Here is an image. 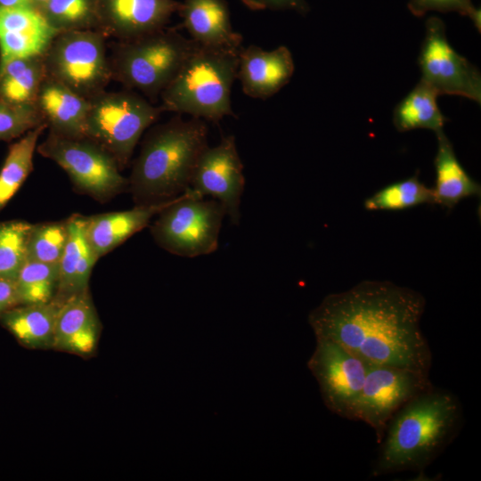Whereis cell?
<instances>
[{
    "label": "cell",
    "instance_id": "1",
    "mask_svg": "<svg viewBox=\"0 0 481 481\" xmlns=\"http://www.w3.org/2000/svg\"><path fill=\"white\" fill-rule=\"evenodd\" d=\"M426 299L387 281H363L326 296L308 314L315 338L343 346L367 364L429 375L432 352L420 321Z\"/></svg>",
    "mask_w": 481,
    "mask_h": 481
},
{
    "label": "cell",
    "instance_id": "5",
    "mask_svg": "<svg viewBox=\"0 0 481 481\" xmlns=\"http://www.w3.org/2000/svg\"><path fill=\"white\" fill-rule=\"evenodd\" d=\"M198 45L168 27L118 41L109 57L111 78L154 103Z\"/></svg>",
    "mask_w": 481,
    "mask_h": 481
},
{
    "label": "cell",
    "instance_id": "8",
    "mask_svg": "<svg viewBox=\"0 0 481 481\" xmlns=\"http://www.w3.org/2000/svg\"><path fill=\"white\" fill-rule=\"evenodd\" d=\"M107 37L99 30L59 32L43 58L47 76L90 99L112 80Z\"/></svg>",
    "mask_w": 481,
    "mask_h": 481
},
{
    "label": "cell",
    "instance_id": "19",
    "mask_svg": "<svg viewBox=\"0 0 481 481\" xmlns=\"http://www.w3.org/2000/svg\"><path fill=\"white\" fill-rule=\"evenodd\" d=\"M66 221L69 236L59 263L57 290L52 300L59 306L89 289L91 273L99 259L87 239L86 216L74 214Z\"/></svg>",
    "mask_w": 481,
    "mask_h": 481
},
{
    "label": "cell",
    "instance_id": "33",
    "mask_svg": "<svg viewBox=\"0 0 481 481\" xmlns=\"http://www.w3.org/2000/svg\"><path fill=\"white\" fill-rule=\"evenodd\" d=\"M408 9L417 17L424 16L429 11L456 12L468 16L480 32V10L472 4L471 0H410Z\"/></svg>",
    "mask_w": 481,
    "mask_h": 481
},
{
    "label": "cell",
    "instance_id": "15",
    "mask_svg": "<svg viewBox=\"0 0 481 481\" xmlns=\"http://www.w3.org/2000/svg\"><path fill=\"white\" fill-rule=\"evenodd\" d=\"M58 33L33 5L0 6V63L43 56Z\"/></svg>",
    "mask_w": 481,
    "mask_h": 481
},
{
    "label": "cell",
    "instance_id": "14",
    "mask_svg": "<svg viewBox=\"0 0 481 481\" xmlns=\"http://www.w3.org/2000/svg\"><path fill=\"white\" fill-rule=\"evenodd\" d=\"M176 0H97V30L117 41L167 27L180 7Z\"/></svg>",
    "mask_w": 481,
    "mask_h": 481
},
{
    "label": "cell",
    "instance_id": "7",
    "mask_svg": "<svg viewBox=\"0 0 481 481\" xmlns=\"http://www.w3.org/2000/svg\"><path fill=\"white\" fill-rule=\"evenodd\" d=\"M224 216L218 200L200 198L188 189L157 215L151 233L160 248L174 255H208L217 249Z\"/></svg>",
    "mask_w": 481,
    "mask_h": 481
},
{
    "label": "cell",
    "instance_id": "2",
    "mask_svg": "<svg viewBox=\"0 0 481 481\" xmlns=\"http://www.w3.org/2000/svg\"><path fill=\"white\" fill-rule=\"evenodd\" d=\"M463 422V407L457 395L433 385L391 417L371 476L422 472L456 438Z\"/></svg>",
    "mask_w": 481,
    "mask_h": 481
},
{
    "label": "cell",
    "instance_id": "37",
    "mask_svg": "<svg viewBox=\"0 0 481 481\" xmlns=\"http://www.w3.org/2000/svg\"><path fill=\"white\" fill-rule=\"evenodd\" d=\"M47 0H31L33 6L40 10Z\"/></svg>",
    "mask_w": 481,
    "mask_h": 481
},
{
    "label": "cell",
    "instance_id": "12",
    "mask_svg": "<svg viewBox=\"0 0 481 481\" xmlns=\"http://www.w3.org/2000/svg\"><path fill=\"white\" fill-rule=\"evenodd\" d=\"M432 386L429 375L395 366L368 364L355 420L371 427L379 443L391 417L408 401Z\"/></svg>",
    "mask_w": 481,
    "mask_h": 481
},
{
    "label": "cell",
    "instance_id": "27",
    "mask_svg": "<svg viewBox=\"0 0 481 481\" xmlns=\"http://www.w3.org/2000/svg\"><path fill=\"white\" fill-rule=\"evenodd\" d=\"M423 204L434 205L435 196L417 175L383 187L363 202L370 211L402 210Z\"/></svg>",
    "mask_w": 481,
    "mask_h": 481
},
{
    "label": "cell",
    "instance_id": "22",
    "mask_svg": "<svg viewBox=\"0 0 481 481\" xmlns=\"http://www.w3.org/2000/svg\"><path fill=\"white\" fill-rule=\"evenodd\" d=\"M60 306L53 301L19 305L1 314L0 323L27 348L53 349Z\"/></svg>",
    "mask_w": 481,
    "mask_h": 481
},
{
    "label": "cell",
    "instance_id": "36",
    "mask_svg": "<svg viewBox=\"0 0 481 481\" xmlns=\"http://www.w3.org/2000/svg\"><path fill=\"white\" fill-rule=\"evenodd\" d=\"M33 5L31 0H0V6L15 7Z\"/></svg>",
    "mask_w": 481,
    "mask_h": 481
},
{
    "label": "cell",
    "instance_id": "24",
    "mask_svg": "<svg viewBox=\"0 0 481 481\" xmlns=\"http://www.w3.org/2000/svg\"><path fill=\"white\" fill-rule=\"evenodd\" d=\"M47 77L43 56L17 58L0 63V99L17 105L36 106Z\"/></svg>",
    "mask_w": 481,
    "mask_h": 481
},
{
    "label": "cell",
    "instance_id": "32",
    "mask_svg": "<svg viewBox=\"0 0 481 481\" xmlns=\"http://www.w3.org/2000/svg\"><path fill=\"white\" fill-rule=\"evenodd\" d=\"M44 124L37 106L17 105L0 99V141L20 138Z\"/></svg>",
    "mask_w": 481,
    "mask_h": 481
},
{
    "label": "cell",
    "instance_id": "26",
    "mask_svg": "<svg viewBox=\"0 0 481 481\" xmlns=\"http://www.w3.org/2000/svg\"><path fill=\"white\" fill-rule=\"evenodd\" d=\"M45 124L29 130L10 145L0 170V211L19 191L33 170V157Z\"/></svg>",
    "mask_w": 481,
    "mask_h": 481
},
{
    "label": "cell",
    "instance_id": "29",
    "mask_svg": "<svg viewBox=\"0 0 481 481\" xmlns=\"http://www.w3.org/2000/svg\"><path fill=\"white\" fill-rule=\"evenodd\" d=\"M40 11L58 32L97 30V0H47Z\"/></svg>",
    "mask_w": 481,
    "mask_h": 481
},
{
    "label": "cell",
    "instance_id": "11",
    "mask_svg": "<svg viewBox=\"0 0 481 481\" xmlns=\"http://www.w3.org/2000/svg\"><path fill=\"white\" fill-rule=\"evenodd\" d=\"M421 78L438 95L451 94L481 102V75L477 67L449 44L444 21H426V34L418 59Z\"/></svg>",
    "mask_w": 481,
    "mask_h": 481
},
{
    "label": "cell",
    "instance_id": "21",
    "mask_svg": "<svg viewBox=\"0 0 481 481\" xmlns=\"http://www.w3.org/2000/svg\"><path fill=\"white\" fill-rule=\"evenodd\" d=\"M36 106L50 132L67 137L86 136L89 102L61 82L47 76Z\"/></svg>",
    "mask_w": 481,
    "mask_h": 481
},
{
    "label": "cell",
    "instance_id": "28",
    "mask_svg": "<svg viewBox=\"0 0 481 481\" xmlns=\"http://www.w3.org/2000/svg\"><path fill=\"white\" fill-rule=\"evenodd\" d=\"M58 279L59 264L27 259L15 281L20 305L52 301L57 290Z\"/></svg>",
    "mask_w": 481,
    "mask_h": 481
},
{
    "label": "cell",
    "instance_id": "10",
    "mask_svg": "<svg viewBox=\"0 0 481 481\" xmlns=\"http://www.w3.org/2000/svg\"><path fill=\"white\" fill-rule=\"evenodd\" d=\"M315 339L306 365L318 383L322 402L332 413L355 420L368 364L333 340Z\"/></svg>",
    "mask_w": 481,
    "mask_h": 481
},
{
    "label": "cell",
    "instance_id": "20",
    "mask_svg": "<svg viewBox=\"0 0 481 481\" xmlns=\"http://www.w3.org/2000/svg\"><path fill=\"white\" fill-rule=\"evenodd\" d=\"M175 198L158 204L135 205L127 210L86 216L87 239L97 257L105 256L146 227Z\"/></svg>",
    "mask_w": 481,
    "mask_h": 481
},
{
    "label": "cell",
    "instance_id": "25",
    "mask_svg": "<svg viewBox=\"0 0 481 481\" xmlns=\"http://www.w3.org/2000/svg\"><path fill=\"white\" fill-rule=\"evenodd\" d=\"M439 95L428 84L420 80L415 87L395 106L393 123L397 131L407 132L425 128L438 134L447 118L437 105Z\"/></svg>",
    "mask_w": 481,
    "mask_h": 481
},
{
    "label": "cell",
    "instance_id": "3",
    "mask_svg": "<svg viewBox=\"0 0 481 481\" xmlns=\"http://www.w3.org/2000/svg\"><path fill=\"white\" fill-rule=\"evenodd\" d=\"M205 120L178 114L144 136L128 177L135 205L172 200L190 188L197 161L208 144Z\"/></svg>",
    "mask_w": 481,
    "mask_h": 481
},
{
    "label": "cell",
    "instance_id": "34",
    "mask_svg": "<svg viewBox=\"0 0 481 481\" xmlns=\"http://www.w3.org/2000/svg\"><path fill=\"white\" fill-rule=\"evenodd\" d=\"M242 4L252 11L264 10H292L302 15L309 11L306 0H240Z\"/></svg>",
    "mask_w": 481,
    "mask_h": 481
},
{
    "label": "cell",
    "instance_id": "13",
    "mask_svg": "<svg viewBox=\"0 0 481 481\" xmlns=\"http://www.w3.org/2000/svg\"><path fill=\"white\" fill-rule=\"evenodd\" d=\"M245 186L243 164L234 135L208 146L195 166L189 190L200 198L210 196L224 208L232 224L240 220V205Z\"/></svg>",
    "mask_w": 481,
    "mask_h": 481
},
{
    "label": "cell",
    "instance_id": "18",
    "mask_svg": "<svg viewBox=\"0 0 481 481\" xmlns=\"http://www.w3.org/2000/svg\"><path fill=\"white\" fill-rule=\"evenodd\" d=\"M177 13L184 29L197 45L214 48L240 49L242 36L234 31L225 0H183Z\"/></svg>",
    "mask_w": 481,
    "mask_h": 481
},
{
    "label": "cell",
    "instance_id": "9",
    "mask_svg": "<svg viewBox=\"0 0 481 481\" xmlns=\"http://www.w3.org/2000/svg\"><path fill=\"white\" fill-rule=\"evenodd\" d=\"M37 151L60 166L76 190L100 202H105L128 190L115 159L92 139L67 137L48 132Z\"/></svg>",
    "mask_w": 481,
    "mask_h": 481
},
{
    "label": "cell",
    "instance_id": "30",
    "mask_svg": "<svg viewBox=\"0 0 481 481\" xmlns=\"http://www.w3.org/2000/svg\"><path fill=\"white\" fill-rule=\"evenodd\" d=\"M33 224L21 220L0 222V278L16 281L27 260Z\"/></svg>",
    "mask_w": 481,
    "mask_h": 481
},
{
    "label": "cell",
    "instance_id": "4",
    "mask_svg": "<svg viewBox=\"0 0 481 481\" xmlns=\"http://www.w3.org/2000/svg\"><path fill=\"white\" fill-rule=\"evenodd\" d=\"M239 50L198 45L161 92L163 110L216 124L226 116L235 117L231 92Z\"/></svg>",
    "mask_w": 481,
    "mask_h": 481
},
{
    "label": "cell",
    "instance_id": "17",
    "mask_svg": "<svg viewBox=\"0 0 481 481\" xmlns=\"http://www.w3.org/2000/svg\"><path fill=\"white\" fill-rule=\"evenodd\" d=\"M101 332L102 323L88 289L60 306L53 349L91 357L96 353Z\"/></svg>",
    "mask_w": 481,
    "mask_h": 481
},
{
    "label": "cell",
    "instance_id": "6",
    "mask_svg": "<svg viewBox=\"0 0 481 481\" xmlns=\"http://www.w3.org/2000/svg\"><path fill=\"white\" fill-rule=\"evenodd\" d=\"M88 102L86 136L106 150L122 170L143 132L164 110L129 89L103 91Z\"/></svg>",
    "mask_w": 481,
    "mask_h": 481
},
{
    "label": "cell",
    "instance_id": "31",
    "mask_svg": "<svg viewBox=\"0 0 481 481\" xmlns=\"http://www.w3.org/2000/svg\"><path fill=\"white\" fill-rule=\"evenodd\" d=\"M68 236L66 220L33 224L28 241L27 259L59 264Z\"/></svg>",
    "mask_w": 481,
    "mask_h": 481
},
{
    "label": "cell",
    "instance_id": "23",
    "mask_svg": "<svg viewBox=\"0 0 481 481\" xmlns=\"http://www.w3.org/2000/svg\"><path fill=\"white\" fill-rule=\"evenodd\" d=\"M436 135L437 138V151L434 159L436 182L432 188L435 204L452 208L463 199L479 196L481 187L461 166L444 131Z\"/></svg>",
    "mask_w": 481,
    "mask_h": 481
},
{
    "label": "cell",
    "instance_id": "35",
    "mask_svg": "<svg viewBox=\"0 0 481 481\" xmlns=\"http://www.w3.org/2000/svg\"><path fill=\"white\" fill-rule=\"evenodd\" d=\"M19 305L15 281L0 278V314Z\"/></svg>",
    "mask_w": 481,
    "mask_h": 481
},
{
    "label": "cell",
    "instance_id": "16",
    "mask_svg": "<svg viewBox=\"0 0 481 481\" xmlns=\"http://www.w3.org/2000/svg\"><path fill=\"white\" fill-rule=\"evenodd\" d=\"M295 69L290 51L281 45L272 51L250 45L238 53L237 79L243 93L265 100L287 85Z\"/></svg>",
    "mask_w": 481,
    "mask_h": 481
}]
</instances>
